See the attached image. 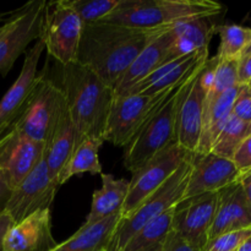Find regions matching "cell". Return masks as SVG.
<instances>
[{
    "instance_id": "cb8c5ba5",
    "label": "cell",
    "mask_w": 251,
    "mask_h": 251,
    "mask_svg": "<svg viewBox=\"0 0 251 251\" xmlns=\"http://www.w3.org/2000/svg\"><path fill=\"white\" fill-rule=\"evenodd\" d=\"M240 88H242V85H237L223 92L213 103H210V104L203 103L202 129H201L200 141H199L195 153L211 152L213 142L232 115L233 104Z\"/></svg>"
},
{
    "instance_id": "4316f807",
    "label": "cell",
    "mask_w": 251,
    "mask_h": 251,
    "mask_svg": "<svg viewBox=\"0 0 251 251\" xmlns=\"http://www.w3.org/2000/svg\"><path fill=\"white\" fill-rule=\"evenodd\" d=\"M174 207L142 227L127 242L123 251H163L164 243L172 229Z\"/></svg>"
},
{
    "instance_id": "60d3db41",
    "label": "cell",
    "mask_w": 251,
    "mask_h": 251,
    "mask_svg": "<svg viewBox=\"0 0 251 251\" xmlns=\"http://www.w3.org/2000/svg\"><path fill=\"white\" fill-rule=\"evenodd\" d=\"M15 12H16V10H12V11L7 12H0V24H1V22H6Z\"/></svg>"
},
{
    "instance_id": "1f68e13d",
    "label": "cell",
    "mask_w": 251,
    "mask_h": 251,
    "mask_svg": "<svg viewBox=\"0 0 251 251\" xmlns=\"http://www.w3.org/2000/svg\"><path fill=\"white\" fill-rule=\"evenodd\" d=\"M251 235V228L223 233L207 243L206 251H237L247 238Z\"/></svg>"
},
{
    "instance_id": "2e32d148",
    "label": "cell",
    "mask_w": 251,
    "mask_h": 251,
    "mask_svg": "<svg viewBox=\"0 0 251 251\" xmlns=\"http://www.w3.org/2000/svg\"><path fill=\"white\" fill-rule=\"evenodd\" d=\"M43 50L44 44L37 41L25 55L19 77L0 100V139L11 130L26 104L38 77V61Z\"/></svg>"
},
{
    "instance_id": "ba28073f",
    "label": "cell",
    "mask_w": 251,
    "mask_h": 251,
    "mask_svg": "<svg viewBox=\"0 0 251 251\" xmlns=\"http://www.w3.org/2000/svg\"><path fill=\"white\" fill-rule=\"evenodd\" d=\"M220 59L208 58L194 77L176 115V144L195 153L202 129L203 103L215 77Z\"/></svg>"
},
{
    "instance_id": "e575fe53",
    "label": "cell",
    "mask_w": 251,
    "mask_h": 251,
    "mask_svg": "<svg viewBox=\"0 0 251 251\" xmlns=\"http://www.w3.org/2000/svg\"><path fill=\"white\" fill-rule=\"evenodd\" d=\"M163 251H205L200 248H196L194 245H191L190 243H188L186 240H184L183 238L179 237L176 233H174L171 229L168 237H167L166 243H164Z\"/></svg>"
},
{
    "instance_id": "484cf974",
    "label": "cell",
    "mask_w": 251,
    "mask_h": 251,
    "mask_svg": "<svg viewBox=\"0 0 251 251\" xmlns=\"http://www.w3.org/2000/svg\"><path fill=\"white\" fill-rule=\"evenodd\" d=\"M103 142L95 139H85L74 150L70 159L59 176V186L65 184L69 179L82 173L102 174V164L100 162L98 152Z\"/></svg>"
},
{
    "instance_id": "7c38bea8",
    "label": "cell",
    "mask_w": 251,
    "mask_h": 251,
    "mask_svg": "<svg viewBox=\"0 0 251 251\" xmlns=\"http://www.w3.org/2000/svg\"><path fill=\"white\" fill-rule=\"evenodd\" d=\"M58 189L59 184L51 179L43 156L33 171L12 189L4 212L11 223H17L34 212L50 210Z\"/></svg>"
},
{
    "instance_id": "5bb4252c",
    "label": "cell",
    "mask_w": 251,
    "mask_h": 251,
    "mask_svg": "<svg viewBox=\"0 0 251 251\" xmlns=\"http://www.w3.org/2000/svg\"><path fill=\"white\" fill-rule=\"evenodd\" d=\"M46 145L11 129L0 139V172L10 188L19 185L43 158Z\"/></svg>"
},
{
    "instance_id": "b9f144b4",
    "label": "cell",
    "mask_w": 251,
    "mask_h": 251,
    "mask_svg": "<svg viewBox=\"0 0 251 251\" xmlns=\"http://www.w3.org/2000/svg\"><path fill=\"white\" fill-rule=\"evenodd\" d=\"M245 55H251V42L248 44V47L244 49V51H243L242 56H245ZM242 56H240V58H242Z\"/></svg>"
},
{
    "instance_id": "44dd1931",
    "label": "cell",
    "mask_w": 251,
    "mask_h": 251,
    "mask_svg": "<svg viewBox=\"0 0 251 251\" xmlns=\"http://www.w3.org/2000/svg\"><path fill=\"white\" fill-rule=\"evenodd\" d=\"M173 32L174 41L169 48L168 61L196 51L208 50L210 42L216 32V25L212 17H195L176 24Z\"/></svg>"
},
{
    "instance_id": "e0dca14e",
    "label": "cell",
    "mask_w": 251,
    "mask_h": 251,
    "mask_svg": "<svg viewBox=\"0 0 251 251\" xmlns=\"http://www.w3.org/2000/svg\"><path fill=\"white\" fill-rule=\"evenodd\" d=\"M56 245L51 233L50 210L38 211L12 223L2 240L4 251H51Z\"/></svg>"
},
{
    "instance_id": "30bf717a",
    "label": "cell",
    "mask_w": 251,
    "mask_h": 251,
    "mask_svg": "<svg viewBox=\"0 0 251 251\" xmlns=\"http://www.w3.org/2000/svg\"><path fill=\"white\" fill-rule=\"evenodd\" d=\"M191 154L193 152L174 144L154 154L135 171L131 180H129V194L123 207L122 217L130 215L147 196L163 185Z\"/></svg>"
},
{
    "instance_id": "f6af8a7d",
    "label": "cell",
    "mask_w": 251,
    "mask_h": 251,
    "mask_svg": "<svg viewBox=\"0 0 251 251\" xmlns=\"http://www.w3.org/2000/svg\"><path fill=\"white\" fill-rule=\"evenodd\" d=\"M100 251H107V250H100Z\"/></svg>"
},
{
    "instance_id": "f546056e",
    "label": "cell",
    "mask_w": 251,
    "mask_h": 251,
    "mask_svg": "<svg viewBox=\"0 0 251 251\" xmlns=\"http://www.w3.org/2000/svg\"><path fill=\"white\" fill-rule=\"evenodd\" d=\"M238 65H239V59H226L218 61L213 82L206 95L205 104L213 103L223 92L234 86L240 85L238 81Z\"/></svg>"
},
{
    "instance_id": "d590c367",
    "label": "cell",
    "mask_w": 251,
    "mask_h": 251,
    "mask_svg": "<svg viewBox=\"0 0 251 251\" xmlns=\"http://www.w3.org/2000/svg\"><path fill=\"white\" fill-rule=\"evenodd\" d=\"M238 81L240 85H248L251 81V55L242 56L239 59Z\"/></svg>"
},
{
    "instance_id": "4dcf8cb0",
    "label": "cell",
    "mask_w": 251,
    "mask_h": 251,
    "mask_svg": "<svg viewBox=\"0 0 251 251\" xmlns=\"http://www.w3.org/2000/svg\"><path fill=\"white\" fill-rule=\"evenodd\" d=\"M68 2L83 25H92L112 14L120 0H68Z\"/></svg>"
},
{
    "instance_id": "d6986e66",
    "label": "cell",
    "mask_w": 251,
    "mask_h": 251,
    "mask_svg": "<svg viewBox=\"0 0 251 251\" xmlns=\"http://www.w3.org/2000/svg\"><path fill=\"white\" fill-rule=\"evenodd\" d=\"M251 228V206L239 181L218 191V205L208 242L223 233Z\"/></svg>"
},
{
    "instance_id": "ee69618b",
    "label": "cell",
    "mask_w": 251,
    "mask_h": 251,
    "mask_svg": "<svg viewBox=\"0 0 251 251\" xmlns=\"http://www.w3.org/2000/svg\"><path fill=\"white\" fill-rule=\"evenodd\" d=\"M248 88H249V90H250V92H251V81H250V82L249 83H248Z\"/></svg>"
},
{
    "instance_id": "7a4b0ae2",
    "label": "cell",
    "mask_w": 251,
    "mask_h": 251,
    "mask_svg": "<svg viewBox=\"0 0 251 251\" xmlns=\"http://www.w3.org/2000/svg\"><path fill=\"white\" fill-rule=\"evenodd\" d=\"M60 66V88L75 126L76 146L85 139H95L104 144L114 91L77 61Z\"/></svg>"
},
{
    "instance_id": "ac0fdd59",
    "label": "cell",
    "mask_w": 251,
    "mask_h": 251,
    "mask_svg": "<svg viewBox=\"0 0 251 251\" xmlns=\"http://www.w3.org/2000/svg\"><path fill=\"white\" fill-rule=\"evenodd\" d=\"M207 59L208 50H201L168 61L132 86L125 95L142 93L147 96H156L166 92L188 80L206 63Z\"/></svg>"
},
{
    "instance_id": "603a6c76",
    "label": "cell",
    "mask_w": 251,
    "mask_h": 251,
    "mask_svg": "<svg viewBox=\"0 0 251 251\" xmlns=\"http://www.w3.org/2000/svg\"><path fill=\"white\" fill-rule=\"evenodd\" d=\"M102 188L92 196L91 210L83 225H92L122 213L129 194V180L115 179L112 174H100Z\"/></svg>"
},
{
    "instance_id": "6da1fadb",
    "label": "cell",
    "mask_w": 251,
    "mask_h": 251,
    "mask_svg": "<svg viewBox=\"0 0 251 251\" xmlns=\"http://www.w3.org/2000/svg\"><path fill=\"white\" fill-rule=\"evenodd\" d=\"M171 27L134 28L104 22L83 25L76 61L90 69L114 91L137 55Z\"/></svg>"
},
{
    "instance_id": "277c9868",
    "label": "cell",
    "mask_w": 251,
    "mask_h": 251,
    "mask_svg": "<svg viewBox=\"0 0 251 251\" xmlns=\"http://www.w3.org/2000/svg\"><path fill=\"white\" fill-rule=\"evenodd\" d=\"M198 71L169 92L125 147L124 167L130 173L137 171L154 154L176 144V115Z\"/></svg>"
},
{
    "instance_id": "52a82bcc",
    "label": "cell",
    "mask_w": 251,
    "mask_h": 251,
    "mask_svg": "<svg viewBox=\"0 0 251 251\" xmlns=\"http://www.w3.org/2000/svg\"><path fill=\"white\" fill-rule=\"evenodd\" d=\"M83 24L68 0L46 2L38 41L60 65L76 61Z\"/></svg>"
},
{
    "instance_id": "f35d334b",
    "label": "cell",
    "mask_w": 251,
    "mask_h": 251,
    "mask_svg": "<svg viewBox=\"0 0 251 251\" xmlns=\"http://www.w3.org/2000/svg\"><path fill=\"white\" fill-rule=\"evenodd\" d=\"M11 221H10L9 216L5 212L0 213V251L2 250V240H4V235L6 233V230L9 229V227L11 226Z\"/></svg>"
},
{
    "instance_id": "7bdbcfd3",
    "label": "cell",
    "mask_w": 251,
    "mask_h": 251,
    "mask_svg": "<svg viewBox=\"0 0 251 251\" xmlns=\"http://www.w3.org/2000/svg\"><path fill=\"white\" fill-rule=\"evenodd\" d=\"M5 24V22H4ZM4 24H2V26H0V34L2 33V31H4Z\"/></svg>"
},
{
    "instance_id": "4fadbf2b",
    "label": "cell",
    "mask_w": 251,
    "mask_h": 251,
    "mask_svg": "<svg viewBox=\"0 0 251 251\" xmlns=\"http://www.w3.org/2000/svg\"><path fill=\"white\" fill-rule=\"evenodd\" d=\"M218 205V193H205L179 201L174 207L172 230L206 251Z\"/></svg>"
},
{
    "instance_id": "d4e9b609",
    "label": "cell",
    "mask_w": 251,
    "mask_h": 251,
    "mask_svg": "<svg viewBox=\"0 0 251 251\" xmlns=\"http://www.w3.org/2000/svg\"><path fill=\"white\" fill-rule=\"evenodd\" d=\"M122 213L109 218L83 225L73 237L56 245L51 251H100L107 250Z\"/></svg>"
},
{
    "instance_id": "8992f818",
    "label": "cell",
    "mask_w": 251,
    "mask_h": 251,
    "mask_svg": "<svg viewBox=\"0 0 251 251\" xmlns=\"http://www.w3.org/2000/svg\"><path fill=\"white\" fill-rule=\"evenodd\" d=\"M65 104L61 88L47 77L46 71H41L21 114L11 129L47 145Z\"/></svg>"
},
{
    "instance_id": "74e56055",
    "label": "cell",
    "mask_w": 251,
    "mask_h": 251,
    "mask_svg": "<svg viewBox=\"0 0 251 251\" xmlns=\"http://www.w3.org/2000/svg\"><path fill=\"white\" fill-rule=\"evenodd\" d=\"M239 184L242 185L243 191H244L245 196H247L248 201H249L251 206V171L247 172V173L240 174L239 176Z\"/></svg>"
},
{
    "instance_id": "836d02e7",
    "label": "cell",
    "mask_w": 251,
    "mask_h": 251,
    "mask_svg": "<svg viewBox=\"0 0 251 251\" xmlns=\"http://www.w3.org/2000/svg\"><path fill=\"white\" fill-rule=\"evenodd\" d=\"M232 161L242 174L251 171V135L238 147Z\"/></svg>"
},
{
    "instance_id": "9a60e30c",
    "label": "cell",
    "mask_w": 251,
    "mask_h": 251,
    "mask_svg": "<svg viewBox=\"0 0 251 251\" xmlns=\"http://www.w3.org/2000/svg\"><path fill=\"white\" fill-rule=\"evenodd\" d=\"M240 174L232 159L223 158L213 152L194 153L183 199L205 193H218L237 183Z\"/></svg>"
},
{
    "instance_id": "ab89813d",
    "label": "cell",
    "mask_w": 251,
    "mask_h": 251,
    "mask_svg": "<svg viewBox=\"0 0 251 251\" xmlns=\"http://www.w3.org/2000/svg\"><path fill=\"white\" fill-rule=\"evenodd\" d=\"M237 251H251V235L243 242V244L238 248Z\"/></svg>"
},
{
    "instance_id": "3957f363",
    "label": "cell",
    "mask_w": 251,
    "mask_h": 251,
    "mask_svg": "<svg viewBox=\"0 0 251 251\" xmlns=\"http://www.w3.org/2000/svg\"><path fill=\"white\" fill-rule=\"evenodd\" d=\"M221 11L222 6L210 0H120L114 11L100 22L162 28L195 17H213Z\"/></svg>"
},
{
    "instance_id": "f1b7e54d",
    "label": "cell",
    "mask_w": 251,
    "mask_h": 251,
    "mask_svg": "<svg viewBox=\"0 0 251 251\" xmlns=\"http://www.w3.org/2000/svg\"><path fill=\"white\" fill-rule=\"evenodd\" d=\"M220 36V47L216 54L220 60L240 59L243 51L251 42V28L240 25H223L216 26Z\"/></svg>"
},
{
    "instance_id": "d6a6232c",
    "label": "cell",
    "mask_w": 251,
    "mask_h": 251,
    "mask_svg": "<svg viewBox=\"0 0 251 251\" xmlns=\"http://www.w3.org/2000/svg\"><path fill=\"white\" fill-rule=\"evenodd\" d=\"M232 114L245 123H251V92L247 85H242L233 104Z\"/></svg>"
},
{
    "instance_id": "ffe728a7",
    "label": "cell",
    "mask_w": 251,
    "mask_h": 251,
    "mask_svg": "<svg viewBox=\"0 0 251 251\" xmlns=\"http://www.w3.org/2000/svg\"><path fill=\"white\" fill-rule=\"evenodd\" d=\"M174 26V25H173ZM173 26L154 38L141 53L137 55L134 63L125 71L114 87L115 96H124L130 88L154 70L168 63V51L174 41Z\"/></svg>"
},
{
    "instance_id": "8fae6325",
    "label": "cell",
    "mask_w": 251,
    "mask_h": 251,
    "mask_svg": "<svg viewBox=\"0 0 251 251\" xmlns=\"http://www.w3.org/2000/svg\"><path fill=\"white\" fill-rule=\"evenodd\" d=\"M44 0H33L16 9V12L4 24L0 34V75L9 74L22 53L41 34L42 20L46 6Z\"/></svg>"
},
{
    "instance_id": "8d00e7d4",
    "label": "cell",
    "mask_w": 251,
    "mask_h": 251,
    "mask_svg": "<svg viewBox=\"0 0 251 251\" xmlns=\"http://www.w3.org/2000/svg\"><path fill=\"white\" fill-rule=\"evenodd\" d=\"M12 189L10 188L9 183H7L6 178L4 174L0 172V213L4 212L5 206H6L7 201H9L10 195H11Z\"/></svg>"
},
{
    "instance_id": "7402d4cb",
    "label": "cell",
    "mask_w": 251,
    "mask_h": 251,
    "mask_svg": "<svg viewBox=\"0 0 251 251\" xmlns=\"http://www.w3.org/2000/svg\"><path fill=\"white\" fill-rule=\"evenodd\" d=\"M76 146V132L68 105L61 110L53 132L46 145L44 158L51 179L58 183L61 171L70 159Z\"/></svg>"
},
{
    "instance_id": "83f0119b",
    "label": "cell",
    "mask_w": 251,
    "mask_h": 251,
    "mask_svg": "<svg viewBox=\"0 0 251 251\" xmlns=\"http://www.w3.org/2000/svg\"><path fill=\"white\" fill-rule=\"evenodd\" d=\"M251 135V123H245L230 115L229 120L212 145L211 152L223 158L232 159L238 147Z\"/></svg>"
},
{
    "instance_id": "9c48e42d",
    "label": "cell",
    "mask_w": 251,
    "mask_h": 251,
    "mask_svg": "<svg viewBox=\"0 0 251 251\" xmlns=\"http://www.w3.org/2000/svg\"><path fill=\"white\" fill-rule=\"evenodd\" d=\"M174 88V87H173ZM173 88L156 96L125 95L115 96L110 107L105 129V141L118 147H126Z\"/></svg>"
},
{
    "instance_id": "5b68a950",
    "label": "cell",
    "mask_w": 251,
    "mask_h": 251,
    "mask_svg": "<svg viewBox=\"0 0 251 251\" xmlns=\"http://www.w3.org/2000/svg\"><path fill=\"white\" fill-rule=\"evenodd\" d=\"M193 154L179 167L178 171L163 185L147 196L130 215L120 218L107 251H123L127 242L142 227L171 208L176 207V203L183 200L190 174Z\"/></svg>"
}]
</instances>
